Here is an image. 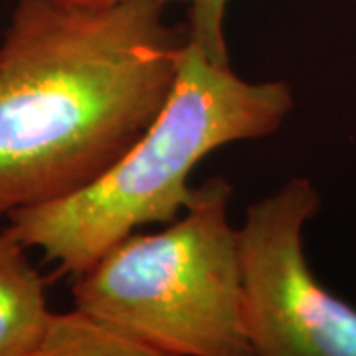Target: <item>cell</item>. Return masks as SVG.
<instances>
[{
    "label": "cell",
    "instance_id": "cell-1",
    "mask_svg": "<svg viewBox=\"0 0 356 356\" xmlns=\"http://www.w3.org/2000/svg\"><path fill=\"white\" fill-rule=\"evenodd\" d=\"M184 42L165 4L18 0L0 44V218L113 165L163 109Z\"/></svg>",
    "mask_w": 356,
    "mask_h": 356
},
{
    "label": "cell",
    "instance_id": "cell-2",
    "mask_svg": "<svg viewBox=\"0 0 356 356\" xmlns=\"http://www.w3.org/2000/svg\"><path fill=\"white\" fill-rule=\"evenodd\" d=\"M291 109L285 81L243 79L186 40L172 91L139 139L88 186L10 212L6 229L76 277L140 226L175 222L208 154L277 133Z\"/></svg>",
    "mask_w": 356,
    "mask_h": 356
},
{
    "label": "cell",
    "instance_id": "cell-3",
    "mask_svg": "<svg viewBox=\"0 0 356 356\" xmlns=\"http://www.w3.org/2000/svg\"><path fill=\"white\" fill-rule=\"evenodd\" d=\"M222 177L182 216L131 234L76 275L74 309L170 356H255L245 329L238 228Z\"/></svg>",
    "mask_w": 356,
    "mask_h": 356
},
{
    "label": "cell",
    "instance_id": "cell-4",
    "mask_svg": "<svg viewBox=\"0 0 356 356\" xmlns=\"http://www.w3.org/2000/svg\"><path fill=\"white\" fill-rule=\"evenodd\" d=\"M321 194L303 177L248 206L238 228L245 329L255 356H356V309L307 261V222Z\"/></svg>",
    "mask_w": 356,
    "mask_h": 356
},
{
    "label": "cell",
    "instance_id": "cell-5",
    "mask_svg": "<svg viewBox=\"0 0 356 356\" xmlns=\"http://www.w3.org/2000/svg\"><path fill=\"white\" fill-rule=\"evenodd\" d=\"M26 250L8 229H0V356L28 355L54 315L46 281Z\"/></svg>",
    "mask_w": 356,
    "mask_h": 356
},
{
    "label": "cell",
    "instance_id": "cell-6",
    "mask_svg": "<svg viewBox=\"0 0 356 356\" xmlns=\"http://www.w3.org/2000/svg\"><path fill=\"white\" fill-rule=\"evenodd\" d=\"M26 356H170L72 309L54 313L38 344Z\"/></svg>",
    "mask_w": 356,
    "mask_h": 356
},
{
    "label": "cell",
    "instance_id": "cell-7",
    "mask_svg": "<svg viewBox=\"0 0 356 356\" xmlns=\"http://www.w3.org/2000/svg\"><path fill=\"white\" fill-rule=\"evenodd\" d=\"M228 0H196L188 14L186 40L218 64H229L228 44L224 34Z\"/></svg>",
    "mask_w": 356,
    "mask_h": 356
},
{
    "label": "cell",
    "instance_id": "cell-8",
    "mask_svg": "<svg viewBox=\"0 0 356 356\" xmlns=\"http://www.w3.org/2000/svg\"><path fill=\"white\" fill-rule=\"evenodd\" d=\"M65 2H77V4H121V2H156V4H168V2H188L194 4L196 0H65Z\"/></svg>",
    "mask_w": 356,
    "mask_h": 356
}]
</instances>
